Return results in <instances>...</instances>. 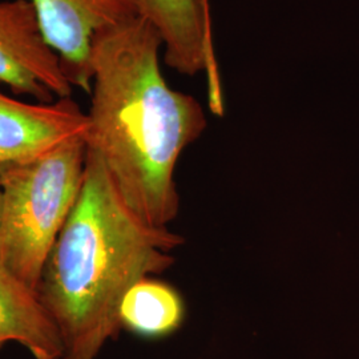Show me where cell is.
Wrapping results in <instances>:
<instances>
[{
    "instance_id": "9c48e42d",
    "label": "cell",
    "mask_w": 359,
    "mask_h": 359,
    "mask_svg": "<svg viewBox=\"0 0 359 359\" xmlns=\"http://www.w3.org/2000/svg\"><path fill=\"white\" fill-rule=\"evenodd\" d=\"M185 302L168 283L147 277L133 285L120 306L121 326L144 338L176 333L185 320Z\"/></svg>"
},
{
    "instance_id": "8992f818",
    "label": "cell",
    "mask_w": 359,
    "mask_h": 359,
    "mask_svg": "<svg viewBox=\"0 0 359 359\" xmlns=\"http://www.w3.org/2000/svg\"><path fill=\"white\" fill-rule=\"evenodd\" d=\"M139 16L151 23L163 40L164 60L179 74H205L208 104L224 115L225 103L205 0H137Z\"/></svg>"
},
{
    "instance_id": "7a4b0ae2",
    "label": "cell",
    "mask_w": 359,
    "mask_h": 359,
    "mask_svg": "<svg viewBox=\"0 0 359 359\" xmlns=\"http://www.w3.org/2000/svg\"><path fill=\"white\" fill-rule=\"evenodd\" d=\"M184 238L142 221L87 148L83 187L57 236L38 293L63 342L62 359H96L120 332L129 289L173 265Z\"/></svg>"
},
{
    "instance_id": "6da1fadb",
    "label": "cell",
    "mask_w": 359,
    "mask_h": 359,
    "mask_svg": "<svg viewBox=\"0 0 359 359\" xmlns=\"http://www.w3.org/2000/svg\"><path fill=\"white\" fill-rule=\"evenodd\" d=\"M161 48L142 16L95 36L86 142L126 204L147 224L168 228L179 215L177 161L204 133L206 117L197 99L168 86Z\"/></svg>"
},
{
    "instance_id": "277c9868",
    "label": "cell",
    "mask_w": 359,
    "mask_h": 359,
    "mask_svg": "<svg viewBox=\"0 0 359 359\" xmlns=\"http://www.w3.org/2000/svg\"><path fill=\"white\" fill-rule=\"evenodd\" d=\"M0 83L39 103L71 97L74 87L43 36L29 0L0 1Z\"/></svg>"
},
{
    "instance_id": "5b68a950",
    "label": "cell",
    "mask_w": 359,
    "mask_h": 359,
    "mask_svg": "<svg viewBox=\"0 0 359 359\" xmlns=\"http://www.w3.org/2000/svg\"><path fill=\"white\" fill-rule=\"evenodd\" d=\"M43 36L57 53L72 87L90 93L95 36L139 16L137 0H29Z\"/></svg>"
},
{
    "instance_id": "3957f363",
    "label": "cell",
    "mask_w": 359,
    "mask_h": 359,
    "mask_svg": "<svg viewBox=\"0 0 359 359\" xmlns=\"http://www.w3.org/2000/svg\"><path fill=\"white\" fill-rule=\"evenodd\" d=\"M86 161V139H75L38 157L0 165V265L36 292L76 204Z\"/></svg>"
},
{
    "instance_id": "8fae6325",
    "label": "cell",
    "mask_w": 359,
    "mask_h": 359,
    "mask_svg": "<svg viewBox=\"0 0 359 359\" xmlns=\"http://www.w3.org/2000/svg\"><path fill=\"white\" fill-rule=\"evenodd\" d=\"M0 197H1V192H0Z\"/></svg>"
},
{
    "instance_id": "52a82bcc",
    "label": "cell",
    "mask_w": 359,
    "mask_h": 359,
    "mask_svg": "<svg viewBox=\"0 0 359 359\" xmlns=\"http://www.w3.org/2000/svg\"><path fill=\"white\" fill-rule=\"evenodd\" d=\"M88 116L71 97L31 104L0 90V165L26 161L53 148L87 139Z\"/></svg>"
},
{
    "instance_id": "ba28073f",
    "label": "cell",
    "mask_w": 359,
    "mask_h": 359,
    "mask_svg": "<svg viewBox=\"0 0 359 359\" xmlns=\"http://www.w3.org/2000/svg\"><path fill=\"white\" fill-rule=\"evenodd\" d=\"M16 342L35 359H62L63 342L36 290L0 265V345Z\"/></svg>"
},
{
    "instance_id": "30bf717a",
    "label": "cell",
    "mask_w": 359,
    "mask_h": 359,
    "mask_svg": "<svg viewBox=\"0 0 359 359\" xmlns=\"http://www.w3.org/2000/svg\"><path fill=\"white\" fill-rule=\"evenodd\" d=\"M206 3H208V4H209V1H208V0H205Z\"/></svg>"
}]
</instances>
